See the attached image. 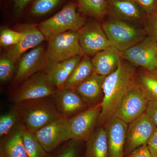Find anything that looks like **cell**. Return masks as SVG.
Masks as SVG:
<instances>
[{
	"label": "cell",
	"mask_w": 157,
	"mask_h": 157,
	"mask_svg": "<svg viewBox=\"0 0 157 157\" xmlns=\"http://www.w3.org/2000/svg\"><path fill=\"white\" fill-rule=\"evenodd\" d=\"M21 31L24 34L22 39L17 45L10 47L6 56L14 63L27 51L39 46L45 40L38 26L35 25H26Z\"/></svg>",
	"instance_id": "2e32d148"
},
{
	"label": "cell",
	"mask_w": 157,
	"mask_h": 157,
	"mask_svg": "<svg viewBox=\"0 0 157 157\" xmlns=\"http://www.w3.org/2000/svg\"><path fill=\"white\" fill-rule=\"evenodd\" d=\"M23 139L28 157H45L47 152L37 139L34 132L23 128Z\"/></svg>",
	"instance_id": "484cf974"
},
{
	"label": "cell",
	"mask_w": 157,
	"mask_h": 157,
	"mask_svg": "<svg viewBox=\"0 0 157 157\" xmlns=\"http://www.w3.org/2000/svg\"><path fill=\"white\" fill-rule=\"evenodd\" d=\"M23 32L9 29L2 30L0 33V45L3 47H11L17 45L22 39Z\"/></svg>",
	"instance_id": "4316f807"
},
{
	"label": "cell",
	"mask_w": 157,
	"mask_h": 157,
	"mask_svg": "<svg viewBox=\"0 0 157 157\" xmlns=\"http://www.w3.org/2000/svg\"><path fill=\"white\" fill-rule=\"evenodd\" d=\"M32 0H14V10L17 14H20L26 5Z\"/></svg>",
	"instance_id": "8d00e7d4"
},
{
	"label": "cell",
	"mask_w": 157,
	"mask_h": 157,
	"mask_svg": "<svg viewBox=\"0 0 157 157\" xmlns=\"http://www.w3.org/2000/svg\"><path fill=\"white\" fill-rule=\"evenodd\" d=\"M135 82L148 102L157 101V69L140 72Z\"/></svg>",
	"instance_id": "603a6c76"
},
{
	"label": "cell",
	"mask_w": 157,
	"mask_h": 157,
	"mask_svg": "<svg viewBox=\"0 0 157 157\" xmlns=\"http://www.w3.org/2000/svg\"><path fill=\"white\" fill-rule=\"evenodd\" d=\"M131 1H133V2H134V0H131Z\"/></svg>",
	"instance_id": "f35d334b"
},
{
	"label": "cell",
	"mask_w": 157,
	"mask_h": 157,
	"mask_svg": "<svg viewBox=\"0 0 157 157\" xmlns=\"http://www.w3.org/2000/svg\"><path fill=\"white\" fill-rule=\"evenodd\" d=\"M106 76L93 73L86 80L77 86L75 89L83 101L92 106L101 103L103 96V85Z\"/></svg>",
	"instance_id": "d6986e66"
},
{
	"label": "cell",
	"mask_w": 157,
	"mask_h": 157,
	"mask_svg": "<svg viewBox=\"0 0 157 157\" xmlns=\"http://www.w3.org/2000/svg\"><path fill=\"white\" fill-rule=\"evenodd\" d=\"M135 70L121 61L117 70L106 76L103 85V97L100 103L101 114L98 123L104 124L114 116L122 99L135 83Z\"/></svg>",
	"instance_id": "6da1fadb"
},
{
	"label": "cell",
	"mask_w": 157,
	"mask_h": 157,
	"mask_svg": "<svg viewBox=\"0 0 157 157\" xmlns=\"http://www.w3.org/2000/svg\"><path fill=\"white\" fill-rule=\"evenodd\" d=\"M34 133L45 151L50 152L71 139L69 119L64 117L55 121Z\"/></svg>",
	"instance_id": "30bf717a"
},
{
	"label": "cell",
	"mask_w": 157,
	"mask_h": 157,
	"mask_svg": "<svg viewBox=\"0 0 157 157\" xmlns=\"http://www.w3.org/2000/svg\"><path fill=\"white\" fill-rule=\"evenodd\" d=\"M111 45L121 52L136 45L145 38V33L119 20H111L102 25Z\"/></svg>",
	"instance_id": "277c9868"
},
{
	"label": "cell",
	"mask_w": 157,
	"mask_h": 157,
	"mask_svg": "<svg viewBox=\"0 0 157 157\" xmlns=\"http://www.w3.org/2000/svg\"><path fill=\"white\" fill-rule=\"evenodd\" d=\"M157 127V101L149 102L146 112Z\"/></svg>",
	"instance_id": "e575fe53"
},
{
	"label": "cell",
	"mask_w": 157,
	"mask_h": 157,
	"mask_svg": "<svg viewBox=\"0 0 157 157\" xmlns=\"http://www.w3.org/2000/svg\"><path fill=\"white\" fill-rule=\"evenodd\" d=\"M128 124L115 116L104 124L108 140L109 157H124Z\"/></svg>",
	"instance_id": "5bb4252c"
},
{
	"label": "cell",
	"mask_w": 157,
	"mask_h": 157,
	"mask_svg": "<svg viewBox=\"0 0 157 157\" xmlns=\"http://www.w3.org/2000/svg\"><path fill=\"white\" fill-rule=\"evenodd\" d=\"M134 2L148 13L157 8V0H134Z\"/></svg>",
	"instance_id": "1f68e13d"
},
{
	"label": "cell",
	"mask_w": 157,
	"mask_h": 157,
	"mask_svg": "<svg viewBox=\"0 0 157 157\" xmlns=\"http://www.w3.org/2000/svg\"><path fill=\"white\" fill-rule=\"evenodd\" d=\"M157 41L150 37L121 52V57L132 63L152 71L157 69Z\"/></svg>",
	"instance_id": "ba28073f"
},
{
	"label": "cell",
	"mask_w": 157,
	"mask_h": 157,
	"mask_svg": "<svg viewBox=\"0 0 157 157\" xmlns=\"http://www.w3.org/2000/svg\"><path fill=\"white\" fill-rule=\"evenodd\" d=\"M145 32L149 37L157 41V8L148 13L145 24Z\"/></svg>",
	"instance_id": "4dcf8cb0"
},
{
	"label": "cell",
	"mask_w": 157,
	"mask_h": 157,
	"mask_svg": "<svg viewBox=\"0 0 157 157\" xmlns=\"http://www.w3.org/2000/svg\"><path fill=\"white\" fill-rule=\"evenodd\" d=\"M148 103L135 82L122 99L114 116L129 124L146 112Z\"/></svg>",
	"instance_id": "9c48e42d"
},
{
	"label": "cell",
	"mask_w": 157,
	"mask_h": 157,
	"mask_svg": "<svg viewBox=\"0 0 157 157\" xmlns=\"http://www.w3.org/2000/svg\"><path fill=\"white\" fill-rule=\"evenodd\" d=\"M124 149V157L135 149L147 144L157 127L146 112L128 124Z\"/></svg>",
	"instance_id": "52a82bcc"
},
{
	"label": "cell",
	"mask_w": 157,
	"mask_h": 157,
	"mask_svg": "<svg viewBox=\"0 0 157 157\" xmlns=\"http://www.w3.org/2000/svg\"><path fill=\"white\" fill-rule=\"evenodd\" d=\"M121 59V52L113 46L101 51L91 60L95 73L106 76L110 75L117 69Z\"/></svg>",
	"instance_id": "ac0fdd59"
},
{
	"label": "cell",
	"mask_w": 157,
	"mask_h": 157,
	"mask_svg": "<svg viewBox=\"0 0 157 157\" xmlns=\"http://www.w3.org/2000/svg\"><path fill=\"white\" fill-rule=\"evenodd\" d=\"M0 157H1V156H0Z\"/></svg>",
	"instance_id": "ab89813d"
},
{
	"label": "cell",
	"mask_w": 157,
	"mask_h": 157,
	"mask_svg": "<svg viewBox=\"0 0 157 157\" xmlns=\"http://www.w3.org/2000/svg\"><path fill=\"white\" fill-rule=\"evenodd\" d=\"M78 32L79 43L86 55L94 56L101 51L112 46L102 26L98 23L85 25Z\"/></svg>",
	"instance_id": "4fadbf2b"
},
{
	"label": "cell",
	"mask_w": 157,
	"mask_h": 157,
	"mask_svg": "<svg viewBox=\"0 0 157 157\" xmlns=\"http://www.w3.org/2000/svg\"><path fill=\"white\" fill-rule=\"evenodd\" d=\"M101 110L99 103L69 118L71 139L85 141L87 140L94 131Z\"/></svg>",
	"instance_id": "7c38bea8"
},
{
	"label": "cell",
	"mask_w": 157,
	"mask_h": 157,
	"mask_svg": "<svg viewBox=\"0 0 157 157\" xmlns=\"http://www.w3.org/2000/svg\"><path fill=\"white\" fill-rule=\"evenodd\" d=\"M17 116L16 112H10L0 117V137L7 135L14 126Z\"/></svg>",
	"instance_id": "f1b7e54d"
},
{
	"label": "cell",
	"mask_w": 157,
	"mask_h": 157,
	"mask_svg": "<svg viewBox=\"0 0 157 157\" xmlns=\"http://www.w3.org/2000/svg\"><path fill=\"white\" fill-rule=\"evenodd\" d=\"M147 144L151 157H157V128L151 135Z\"/></svg>",
	"instance_id": "836d02e7"
},
{
	"label": "cell",
	"mask_w": 157,
	"mask_h": 157,
	"mask_svg": "<svg viewBox=\"0 0 157 157\" xmlns=\"http://www.w3.org/2000/svg\"><path fill=\"white\" fill-rule=\"evenodd\" d=\"M82 58L77 56L62 61L49 63L46 73L51 83L58 90L61 89Z\"/></svg>",
	"instance_id": "e0dca14e"
},
{
	"label": "cell",
	"mask_w": 157,
	"mask_h": 157,
	"mask_svg": "<svg viewBox=\"0 0 157 157\" xmlns=\"http://www.w3.org/2000/svg\"><path fill=\"white\" fill-rule=\"evenodd\" d=\"M94 73L91 60L88 56H84L71 73L61 89L74 90L77 86L86 80Z\"/></svg>",
	"instance_id": "7402d4cb"
},
{
	"label": "cell",
	"mask_w": 157,
	"mask_h": 157,
	"mask_svg": "<svg viewBox=\"0 0 157 157\" xmlns=\"http://www.w3.org/2000/svg\"><path fill=\"white\" fill-rule=\"evenodd\" d=\"M19 60L14 77V81L17 83L25 81L47 68L49 63L46 49L42 45H39L26 52Z\"/></svg>",
	"instance_id": "8fae6325"
},
{
	"label": "cell",
	"mask_w": 157,
	"mask_h": 157,
	"mask_svg": "<svg viewBox=\"0 0 157 157\" xmlns=\"http://www.w3.org/2000/svg\"><path fill=\"white\" fill-rule=\"evenodd\" d=\"M86 141V157H109L108 140L105 127H100L95 130Z\"/></svg>",
	"instance_id": "ffe728a7"
},
{
	"label": "cell",
	"mask_w": 157,
	"mask_h": 157,
	"mask_svg": "<svg viewBox=\"0 0 157 157\" xmlns=\"http://www.w3.org/2000/svg\"><path fill=\"white\" fill-rule=\"evenodd\" d=\"M53 96L58 111L67 118L83 111L88 105L75 90H58Z\"/></svg>",
	"instance_id": "9a60e30c"
},
{
	"label": "cell",
	"mask_w": 157,
	"mask_h": 157,
	"mask_svg": "<svg viewBox=\"0 0 157 157\" xmlns=\"http://www.w3.org/2000/svg\"><path fill=\"white\" fill-rule=\"evenodd\" d=\"M40 100L17 104L15 111L22 126L34 133L55 121L65 117L53 105Z\"/></svg>",
	"instance_id": "7a4b0ae2"
},
{
	"label": "cell",
	"mask_w": 157,
	"mask_h": 157,
	"mask_svg": "<svg viewBox=\"0 0 157 157\" xmlns=\"http://www.w3.org/2000/svg\"><path fill=\"white\" fill-rule=\"evenodd\" d=\"M62 0H36L31 9V13L36 16L47 14L54 9Z\"/></svg>",
	"instance_id": "83f0119b"
},
{
	"label": "cell",
	"mask_w": 157,
	"mask_h": 157,
	"mask_svg": "<svg viewBox=\"0 0 157 157\" xmlns=\"http://www.w3.org/2000/svg\"></svg>",
	"instance_id": "74e56055"
},
{
	"label": "cell",
	"mask_w": 157,
	"mask_h": 157,
	"mask_svg": "<svg viewBox=\"0 0 157 157\" xmlns=\"http://www.w3.org/2000/svg\"><path fill=\"white\" fill-rule=\"evenodd\" d=\"M126 157H151L147 144L139 147Z\"/></svg>",
	"instance_id": "d6a6232c"
},
{
	"label": "cell",
	"mask_w": 157,
	"mask_h": 157,
	"mask_svg": "<svg viewBox=\"0 0 157 157\" xmlns=\"http://www.w3.org/2000/svg\"><path fill=\"white\" fill-rule=\"evenodd\" d=\"M77 150L74 145H70L64 149L57 157H76Z\"/></svg>",
	"instance_id": "d590c367"
},
{
	"label": "cell",
	"mask_w": 157,
	"mask_h": 157,
	"mask_svg": "<svg viewBox=\"0 0 157 157\" xmlns=\"http://www.w3.org/2000/svg\"><path fill=\"white\" fill-rule=\"evenodd\" d=\"M109 4L113 11L124 19L138 21L143 17L135 2L131 0H109Z\"/></svg>",
	"instance_id": "cb8c5ba5"
},
{
	"label": "cell",
	"mask_w": 157,
	"mask_h": 157,
	"mask_svg": "<svg viewBox=\"0 0 157 157\" xmlns=\"http://www.w3.org/2000/svg\"><path fill=\"white\" fill-rule=\"evenodd\" d=\"M57 90L49 81L46 73L39 72L25 80L11 99L12 102L18 104L54 96Z\"/></svg>",
	"instance_id": "8992f818"
},
{
	"label": "cell",
	"mask_w": 157,
	"mask_h": 157,
	"mask_svg": "<svg viewBox=\"0 0 157 157\" xmlns=\"http://www.w3.org/2000/svg\"><path fill=\"white\" fill-rule=\"evenodd\" d=\"M14 63L9 58L2 57L0 59V79L1 81L9 80L14 74Z\"/></svg>",
	"instance_id": "f546056e"
},
{
	"label": "cell",
	"mask_w": 157,
	"mask_h": 157,
	"mask_svg": "<svg viewBox=\"0 0 157 157\" xmlns=\"http://www.w3.org/2000/svg\"><path fill=\"white\" fill-rule=\"evenodd\" d=\"M23 128L20 127L1 144L2 157H28L23 139Z\"/></svg>",
	"instance_id": "44dd1931"
},
{
	"label": "cell",
	"mask_w": 157,
	"mask_h": 157,
	"mask_svg": "<svg viewBox=\"0 0 157 157\" xmlns=\"http://www.w3.org/2000/svg\"><path fill=\"white\" fill-rule=\"evenodd\" d=\"M48 42L46 53L50 63L62 61L77 56L86 55L79 43L78 32H65L52 37Z\"/></svg>",
	"instance_id": "5b68a950"
},
{
	"label": "cell",
	"mask_w": 157,
	"mask_h": 157,
	"mask_svg": "<svg viewBox=\"0 0 157 157\" xmlns=\"http://www.w3.org/2000/svg\"><path fill=\"white\" fill-rule=\"evenodd\" d=\"M79 11L84 14L101 20L107 14L106 0H78Z\"/></svg>",
	"instance_id": "d4e9b609"
},
{
	"label": "cell",
	"mask_w": 157,
	"mask_h": 157,
	"mask_svg": "<svg viewBox=\"0 0 157 157\" xmlns=\"http://www.w3.org/2000/svg\"><path fill=\"white\" fill-rule=\"evenodd\" d=\"M85 25V19L77 12L76 4L70 3L38 26L48 41L52 37L68 31L78 32Z\"/></svg>",
	"instance_id": "3957f363"
}]
</instances>
